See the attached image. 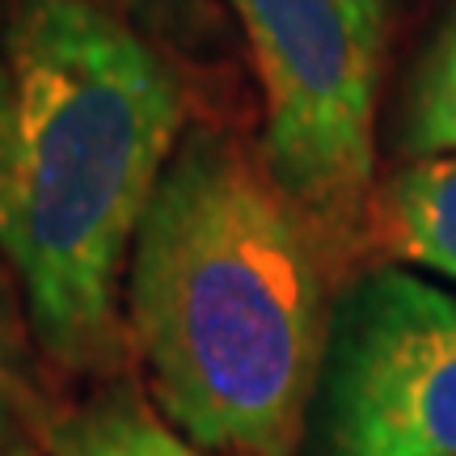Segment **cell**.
Masks as SVG:
<instances>
[{
  "label": "cell",
  "instance_id": "ba28073f",
  "mask_svg": "<svg viewBox=\"0 0 456 456\" xmlns=\"http://www.w3.org/2000/svg\"><path fill=\"white\" fill-rule=\"evenodd\" d=\"M131 26L161 30L169 38H195L208 26V0H102Z\"/></svg>",
  "mask_w": 456,
  "mask_h": 456
},
{
  "label": "cell",
  "instance_id": "7a4b0ae2",
  "mask_svg": "<svg viewBox=\"0 0 456 456\" xmlns=\"http://www.w3.org/2000/svg\"><path fill=\"white\" fill-rule=\"evenodd\" d=\"M186 127L161 51L102 0H0V254L64 368L118 346L148 199Z\"/></svg>",
  "mask_w": 456,
  "mask_h": 456
},
{
  "label": "cell",
  "instance_id": "3957f363",
  "mask_svg": "<svg viewBox=\"0 0 456 456\" xmlns=\"http://www.w3.org/2000/svg\"><path fill=\"white\" fill-rule=\"evenodd\" d=\"M262 81V161L334 249L372 216L389 0H224Z\"/></svg>",
  "mask_w": 456,
  "mask_h": 456
},
{
  "label": "cell",
  "instance_id": "5b68a950",
  "mask_svg": "<svg viewBox=\"0 0 456 456\" xmlns=\"http://www.w3.org/2000/svg\"><path fill=\"white\" fill-rule=\"evenodd\" d=\"M385 245L456 283V152L414 157L376 199Z\"/></svg>",
  "mask_w": 456,
  "mask_h": 456
},
{
  "label": "cell",
  "instance_id": "9c48e42d",
  "mask_svg": "<svg viewBox=\"0 0 456 456\" xmlns=\"http://www.w3.org/2000/svg\"><path fill=\"white\" fill-rule=\"evenodd\" d=\"M9 406H13V380H9V338H4V309H0V436L9 427Z\"/></svg>",
  "mask_w": 456,
  "mask_h": 456
},
{
  "label": "cell",
  "instance_id": "277c9868",
  "mask_svg": "<svg viewBox=\"0 0 456 456\" xmlns=\"http://www.w3.org/2000/svg\"><path fill=\"white\" fill-rule=\"evenodd\" d=\"M313 456H456V292L380 266L330 309Z\"/></svg>",
  "mask_w": 456,
  "mask_h": 456
},
{
  "label": "cell",
  "instance_id": "8992f818",
  "mask_svg": "<svg viewBox=\"0 0 456 456\" xmlns=\"http://www.w3.org/2000/svg\"><path fill=\"white\" fill-rule=\"evenodd\" d=\"M51 456H220L165 423L140 393L106 389L51 427Z\"/></svg>",
  "mask_w": 456,
  "mask_h": 456
},
{
  "label": "cell",
  "instance_id": "6da1fadb",
  "mask_svg": "<svg viewBox=\"0 0 456 456\" xmlns=\"http://www.w3.org/2000/svg\"><path fill=\"white\" fill-rule=\"evenodd\" d=\"M330 249L262 157L182 131L127 262V322L165 423L208 452L292 456L330 334Z\"/></svg>",
  "mask_w": 456,
  "mask_h": 456
},
{
  "label": "cell",
  "instance_id": "30bf717a",
  "mask_svg": "<svg viewBox=\"0 0 456 456\" xmlns=\"http://www.w3.org/2000/svg\"><path fill=\"white\" fill-rule=\"evenodd\" d=\"M0 456H30V452H21V448H13V452H0Z\"/></svg>",
  "mask_w": 456,
  "mask_h": 456
},
{
  "label": "cell",
  "instance_id": "52a82bcc",
  "mask_svg": "<svg viewBox=\"0 0 456 456\" xmlns=\"http://www.w3.org/2000/svg\"><path fill=\"white\" fill-rule=\"evenodd\" d=\"M406 148L414 157L456 152V17L414 72L406 106Z\"/></svg>",
  "mask_w": 456,
  "mask_h": 456
}]
</instances>
